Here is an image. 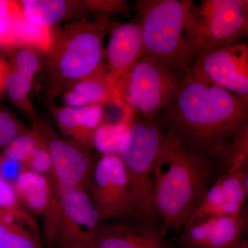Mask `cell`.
Listing matches in <instances>:
<instances>
[{
	"label": "cell",
	"instance_id": "obj_27",
	"mask_svg": "<svg viewBox=\"0 0 248 248\" xmlns=\"http://www.w3.org/2000/svg\"><path fill=\"white\" fill-rule=\"evenodd\" d=\"M40 137L37 130L22 132L6 146L3 155L24 165L35 150Z\"/></svg>",
	"mask_w": 248,
	"mask_h": 248
},
{
	"label": "cell",
	"instance_id": "obj_21",
	"mask_svg": "<svg viewBox=\"0 0 248 248\" xmlns=\"http://www.w3.org/2000/svg\"><path fill=\"white\" fill-rule=\"evenodd\" d=\"M17 40L18 46H25L48 54L53 46L54 37L50 27L30 22L22 13L18 21Z\"/></svg>",
	"mask_w": 248,
	"mask_h": 248
},
{
	"label": "cell",
	"instance_id": "obj_33",
	"mask_svg": "<svg viewBox=\"0 0 248 248\" xmlns=\"http://www.w3.org/2000/svg\"><path fill=\"white\" fill-rule=\"evenodd\" d=\"M237 248H248V240H243L241 245Z\"/></svg>",
	"mask_w": 248,
	"mask_h": 248
},
{
	"label": "cell",
	"instance_id": "obj_32",
	"mask_svg": "<svg viewBox=\"0 0 248 248\" xmlns=\"http://www.w3.org/2000/svg\"><path fill=\"white\" fill-rule=\"evenodd\" d=\"M69 248H96L94 247V244L93 242H86L83 243V244H80L76 245V246H72Z\"/></svg>",
	"mask_w": 248,
	"mask_h": 248
},
{
	"label": "cell",
	"instance_id": "obj_8",
	"mask_svg": "<svg viewBox=\"0 0 248 248\" xmlns=\"http://www.w3.org/2000/svg\"><path fill=\"white\" fill-rule=\"evenodd\" d=\"M88 191L101 221L133 217L128 177L118 155L96 161Z\"/></svg>",
	"mask_w": 248,
	"mask_h": 248
},
{
	"label": "cell",
	"instance_id": "obj_18",
	"mask_svg": "<svg viewBox=\"0 0 248 248\" xmlns=\"http://www.w3.org/2000/svg\"><path fill=\"white\" fill-rule=\"evenodd\" d=\"M39 68L38 56L32 49L24 48L18 52L12 66L9 65L5 83V91L13 102L21 104L26 100Z\"/></svg>",
	"mask_w": 248,
	"mask_h": 248
},
{
	"label": "cell",
	"instance_id": "obj_25",
	"mask_svg": "<svg viewBox=\"0 0 248 248\" xmlns=\"http://www.w3.org/2000/svg\"><path fill=\"white\" fill-rule=\"evenodd\" d=\"M218 179L226 202L244 208L248 195V166L227 171Z\"/></svg>",
	"mask_w": 248,
	"mask_h": 248
},
{
	"label": "cell",
	"instance_id": "obj_5",
	"mask_svg": "<svg viewBox=\"0 0 248 248\" xmlns=\"http://www.w3.org/2000/svg\"><path fill=\"white\" fill-rule=\"evenodd\" d=\"M107 22V16L94 22L83 21L54 38L47 72L55 86H73L102 66Z\"/></svg>",
	"mask_w": 248,
	"mask_h": 248
},
{
	"label": "cell",
	"instance_id": "obj_7",
	"mask_svg": "<svg viewBox=\"0 0 248 248\" xmlns=\"http://www.w3.org/2000/svg\"><path fill=\"white\" fill-rule=\"evenodd\" d=\"M187 0H141L138 3L143 37L142 57H151L187 71Z\"/></svg>",
	"mask_w": 248,
	"mask_h": 248
},
{
	"label": "cell",
	"instance_id": "obj_4",
	"mask_svg": "<svg viewBox=\"0 0 248 248\" xmlns=\"http://www.w3.org/2000/svg\"><path fill=\"white\" fill-rule=\"evenodd\" d=\"M248 33L247 0H202L197 4L187 0L186 34L189 63L201 52L241 44Z\"/></svg>",
	"mask_w": 248,
	"mask_h": 248
},
{
	"label": "cell",
	"instance_id": "obj_19",
	"mask_svg": "<svg viewBox=\"0 0 248 248\" xmlns=\"http://www.w3.org/2000/svg\"><path fill=\"white\" fill-rule=\"evenodd\" d=\"M0 220L38 231L34 217L19 203L13 186L0 177Z\"/></svg>",
	"mask_w": 248,
	"mask_h": 248
},
{
	"label": "cell",
	"instance_id": "obj_30",
	"mask_svg": "<svg viewBox=\"0 0 248 248\" xmlns=\"http://www.w3.org/2000/svg\"><path fill=\"white\" fill-rule=\"evenodd\" d=\"M25 169L22 163L3 154L0 156V177L11 185H14L21 173Z\"/></svg>",
	"mask_w": 248,
	"mask_h": 248
},
{
	"label": "cell",
	"instance_id": "obj_31",
	"mask_svg": "<svg viewBox=\"0 0 248 248\" xmlns=\"http://www.w3.org/2000/svg\"><path fill=\"white\" fill-rule=\"evenodd\" d=\"M9 71V64L0 58V96L5 91V83Z\"/></svg>",
	"mask_w": 248,
	"mask_h": 248
},
{
	"label": "cell",
	"instance_id": "obj_10",
	"mask_svg": "<svg viewBox=\"0 0 248 248\" xmlns=\"http://www.w3.org/2000/svg\"><path fill=\"white\" fill-rule=\"evenodd\" d=\"M100 221L88 190L60 186L56 246L69 248L83 243H93Z\"/></svg>",
	"mask_w": 248,
	"mask_h": 248
},
{
	"label": "cell",
	"instance_id": "obj_15",
	"mask_svg": "<svg viewBox=\"0 0 248 248\" xmlns=\"http://www.w3.org/2000/svg\"><path fill=\"white\" fill-rule=\"evenodd\" d=\"M13 187L23 208L31 215L43 217L45 219L60 194L58 183L28 169L21 173Z\"/></svg>",
	"mask_w": 248,
	"mask_h": 248
},
{
	"label": "cell",
	"instance_id": "obj_9",
	"mask_svg": "<svg viewBox=\"0 0 248 248\" xmlns=\"http://www.w3.org/2000/svg\"><path fill=\"white\" fill-rule=\"evenodd\" d=\"M186 71L205 84L248 97V45L241 43L196 54Z\"/></svg>",
	"mask_w": 248,
	"mask_h": 248
},
{
	"label": "cell",
	"instance_id": "obj_28",
	"mask_svg": "<svg viewBox=\"0 0 248 248\" xmlns=\"http://www.w3.org/2000/svg\"><path fill=\"white\" fill-rule=\"evenodd\" d=\"M40 136L38 143L32 154L24 164V167L26 169L48 177L52 182L58 183L55 178L51 156L45 140L41 136L40 134Z\"/></svg>",
	"mask_w": 248,
	"mask_h": 248
},
{
	"label": "cell",
	"instance_id": "obj_2",
	"mask_svg": "<svg viewBox=\"0 0 248 248\" xmlns=\"http://www.w3.org/2000/svg\"><path fill=\"white\" fill-rule=\"evenodd\" d=\"M216 169L166 135L153 172V208L161 234L182 231L212 186Z\"/></svg>",
	"mask_w": 248,
	"mask_h": 248
},
{
	"label": "cell",
	"instance_id": "obj_13",
	"mask_svg": "<svg viewBox=\"0 0 248 248\" xmlns=\"http://www.w3.org/2000/svg\"><path fill=\"white\" fill-rule=\"evenodd\" d=\"M93 244L96 248H175L159 228L140 222L100 221Z\"/></svg>",
	"mask_w": 248,
	"mask_h": 248
},
{
	"label": "cell",
	"instance_id": "obj_24",
	"mask_svg": "<svg viewBox=\"0 0 248 248\" xmlns=\"http://www.w3.org/2000/svg\"><path fill=\"white\" fill-rule=\"evenodd\" d=\"M0 248H42L37 231L0 220Z\"/></svg>",
	"mask_w": 248,
	"mask_h": 248
},
{
	"label": "cell",
	"instance_id": "obj_6",
	"mask_svg": "<svg viewBox=\"0 0 248 248\" xmlns=\"http://www.w3.org/2000/svg\"><path fill=\"white\" fill-rule=\"evenodd\" d=\"M186 71L142 57L112 82L116 95L138 115L154 118L177 95Z\"/></svg>",
	"mask_w": 248,
	"mask_h": 248
},
{
	"label": "cell",
	"instance_id": "obj_3",
	"mask_svg": "<svg viewBox=\"0 0 248 248\" xmlns=\"http://www.w3.org/2000/svg\"><path fill=\"white\" fill-rule=\"evenodd\" d=\"M166 137L156 117L148 118L134 112L118 153L130 184L133 218L155 227L153 172Z\"/></svg>",
	"mask_w": 248,
	"mask_h": 248
},
{
	"label": "cell",
	"instance_id": "obj_16",
	"mask_svg": "<svg viewBox=\"0 0 248 248\" xmlns=\"http://www.w3.org/2000/svg\"><path fill=\"white\" fill-rule=\"evenodd\" d=\"M54 116L63 133L73 138L80 146L93 147V134L102 123V105L57 108L54 111Z\"/></svg>",
	"mask_w": 248,
	"mask_h": 248
},
{
	"label": "cell",
	"instance_id": "obj_22",
	"mask_svg": "<svg viewBox=\"0 0 248 248\" xmlns=\"http://www.w3.org/2000/svg\"><path fill=\"white\" fill-rule=\"evenodd\" d=\"M22 14L20 2L0 0V48L12 49L18 46V21Z\"/></svg>",
	"mask_w": 248,
	"mask_h": 248
},
{
	"label": "cell",
	"instance_id": "obj_29",
	"mask_svg": "<svg viewBox=\"0 0 248 248\" xmlns=\"http://www.w3.org/2000/svg\"><path fill=\"white\" fill-rule=\"evenodd\" d=\"M21 133L20 125L12 116L0 110V147L7 146Z\"/></svg>",
	"mask_w": 248,
	"mask_h": 248
},
{
	"label": "cell",
	"instance_id": "obj_17",
	"mask_svg": "<svg viewBox=\"0 0 248 248\" xmlns=\"http://www.w3.org/2000/svg\"><path fill=\"white\" fill-rule=\"evenodd\" d=\"M116 96L113 85L107 70L102 66L91 76L80 80L65 93L67 107L81 108L102 105Z\"/></svg>",
	"mask_w": 248,
	"mask_h": 248
},
{
	"label": "cell",
	"instance_id": "obj_11",
	"mask_svg": "<svg viewBox=\"0 0 248 248\" xmlns=\"http://www.w3.org/2000/svg\"><path fill=\"white\" fill-rule=\"evenodd\" d=\"M39 133L45 140L51 156L59 186L89 190L90 179L96 163L90 151L91 148L79 147L78 143L74 144L54 137L50 133L48 137Z\"/></svg>",
	"mask_w": 248,
	"mask_h": 248
},
{
	"label": "cell",
	"instance_id": "obj_1",
	"mask_svg": "<svg viewBox=\"0 0 248 248\" xmlns=\"http://www.w3.org/2000/svg\"><path fill=\"white\" fill-rule=\"evenodd\" d=\"M156 118L168 136L224 172L248 166V97L186 71L177 95Z\"/></svg>",
	"mask_w": 248,
	"mask_h": 248
},
{
	"label": "cell",
	"instance_id": "obj_12",
	"mask_svg": "<svg viewBox=\"0 0 248 248\" xmlns=\"http://www.w3.org/2000/svg\"><path fill=\"white\" fill-rule=\"evenodd\" d=\"M246 217H209L186 223L179 243L181 248H237L242 242Z\"/></svg>",
	"mask_w": 248,
	"mask_h": 248
},
{
	"label": "cell",
	"instance_id": "obj_26",
	"mask_svg": "<svg viewBox=\"0 0 248 248\" xmlns=\"http://www.w3.org/2000/svg\"><path fill=\"white\" fill-rule=\"evenodd\" d=\"M225 202L226 201L222 192L221 183L218 178L207 191L202 202L191 215L187 223L200 221L209 217H218Z\"/></svg>",
	"mask_w": 248,
	"mask_h": 248
},
{
	"label": "cell",
	"instance_id": "obj_20",
	"mask_svg": "<svg viewBox=\"0 0 248 248\" xmlns=\"http://www.w3.org/2000/svg\"><path fill=\"white\" fill-rule=\"evenodd\" d=\"M20 4L28 20L48 27L60 22L68 9L66 1L62 0H24Z\"/></svg>",
	"mask_w": 248,
	"mask_h": 248
},
{
	"label": "cell",
	"instance_id": "obj_23",
	"mask_svg": "<svg viewBox=\"0 0 248 248\" xmlns=\"http://www.w3.org/2000/svg\"><path fill=\"white\" fill-rule=\"evenodd\" d=\"M130 124H101L93 134L92 146L102 155H118Z\"/></svg>",
	"mask_w": 248,
	"mask_h": 248
},
{
	"label": "cell",
	"instance_id": "obj_14",
	"mask_svg": "<svg viewBox=\"0 0 248 248\" xmlns=\"http://www.w3.org/2000/svg\"><path fill=\"white\" fill-rule=\"evenodd\" d=\"M143 52L140 24L124 23L114 28L106 51L107 65L105 68L112 83L142 58Z\"/></svg>",
	"mask_w": 248,
	"mask_h": 248
}]
</instances>
